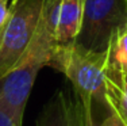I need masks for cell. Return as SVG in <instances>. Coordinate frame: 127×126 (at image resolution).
Listing matches in <instances>:
<instances>
[{"label": "cell", "instance_id": "13", "mask_svg": "<svg viewBox=\"0 0 127 126\" xmlns=\"http://www.w3.org/2000/svg\"><path fill=\"white\" fill-rule=\"evenodd\" d=\"M15 1H16V0H11V3H10V5H11V4H14V3H15Z\"/></svg>", "mask_w": 127, "mask_h": 126}, {"label": "cell", "instance_id": "2", "mask_svg": "<svg viewBox=\"0 0 127 126\" xmlns=\"http://www.w3.org/2000/svg\"><path fill=\"white\" fill-rule=\"evenodd\" d=\"M56 42L39 20L29 49L8 73L0 79V104L11 110L19 121H23L26 104L39 71L49 65Z\"/></svg>", "mask_w": 127, "mask_h": 126}, {"label": "cell", "instance_id": "9", "mask_svg": "<svg viewBox=\"0 0 127 126\" xmlns=\"http://www.w3.org/2000/svg\"><path fill=\"white\" fill-rule=\"evenodd\" d=\"M23 121H19L11 110L0 104V126H22Z\"/></svg>", "mask_w": 127, "mask_h": 126}, {"label": "cell", "instance_id": "8", "mask_svg": "<svg viewBox=\"0 0 127 126\" xmlns=\"http://www.w3.org/2000/svg\"><path fill=\"white\" fill-rule=\"evenodd\" d=\"M107 50L108 65L127 73V26L112 35Z\"/></svg>", "mask_w": 127, "mask_h": 126}, {"label": "cell", "instance_id": "1", "mask_svg": "<svg viewBox=\"0 0 127 126\" xmlns=\"http://www.w3.org/2000/svg\"><path fill=\"white\" fill-rule=\"evenodd\" d=\"M47 67L65 75L78 99L107 107L108 50L96 52L77 42L56 45Z\"/></svg>", "mask_w": 127, "mask_h": 126}, {"label": "cell", "instance_id": "6", "mask_svg": "<svg viewBox=\"0 0 127 126\" xmlns=\"http://www.w3.org/2000/svg\"><path fill=\"white\" fill-rule=\"evenodd\" d=\"M84 109L81 100L58 89L45 104L37 119V126H83Z\"/></svg>", "mask_w": 127, "mask_h": 126}, {"label": "cell", "instance_id": "11", "mask_svg": "<svg viewBox=\"0 0 127 126\" xmlns=\"http://www.w3.org/2000/svg\"><path fill=\"white\" fill-rule=\"evenodd\" d=\"M8 3H10V0H0V30L7 23L11 12V7H8Z\"/></svg>", "mask_w": 127, "mask_h": 126}, {"label": "cell", "instance_id": "10", "mask_svg": "<svg viewBox=\"0 0 127 126\" xmlns=\"http://www.w3.org/2000/svg\"><path fill=\"white\" fill-rule=\"evenodd\" d=\"M87 126H126V125L123 124V122L120 121V119L118 118L115 114L111 113L110 115H108L107 118L104 119V121L100 122V124H97V125L95 124V121H93V117L91 115L89 119H88V124H87Z\"/></svg>", "mask_w": 127, "mask_h": 126}, {"label": "cell", "instance_id": "7", "mask_svg": "<svg viewBox=\"0 0 127 126\" xmlns=\"http://www.w3.org/2000/svg\"><path fill=\"white\" fill-rule=\"evenodd\" d=\"M107 107L127 126V73L108 65Z\"/></svg>", "mask_w": 127, "mask_h": 126}, {"label": "cell", "instance_id": "5", "mask_svg": "<svg viewBox=\"0 0 127 126\" xmlns=\"http://www.w3.org/2000/svg\"><path fill=\"white\" fill-rule=\"evenodd\" d=\"M84 15V0H43L41 23L56 45L76 41Z\"/></svg>", "mask_w": 127, "mask_h": 126}, {"label": "cell", "instance_id": "14", "mask_svg": "<svg viewBox=\"0 0 127 126\" xmlns=\"http://www.w3.org/2000/svg\"><path fill=\"white\" fill-rule=\"evenodd\" d=\"M4 26H5V25H4ZM3 29H4V27H3ZM3 29H1V30H0V37H1V31H3Z\"/></svg>", "mask_w": 127, "mask_h": 126}, {"label": "cell", "instance_id": "3", "mask_svg": "<svg viewBox=\"0 0 127 126\" xmlns=\"http://www.w3.org/2000/svg\"><path fill=\"white\" fill-rule=\"evenodd\" d=\"M0 37V79L16 65L37 33L43 0H16Z\"/></svg>", "mask_w": 127, "mask_h": 126}, {"label": "cell", "instance_id": "4", "mask_svg": "<svg viewBox=\"0 0 127 126\" xmlns=\"http://www.w3.org/2000/svg\"><path fill=\"white\" fill-rule=\"evenodd\" d=\"M127 26V0H84L78 45L96 52L108 49L112 35Z\"/></svg>", "mask_w": 127, "mask_h": 126}, {"label": "cell", "instance_id": "12", "mask_svg": "<svg viewBox=\"0 0 127 126\" xmlns=\"http://www.w3.org/2000/svg\"><path fill=\"white\" fill-rule=\"evenodd\" d=\"M92 115V109L89 106H84V118H83V126H87L89 117Z\"/></svg>", "mask_w": 127, "mask_h": 126}]
</instances>
